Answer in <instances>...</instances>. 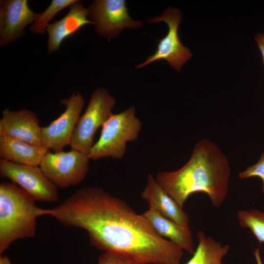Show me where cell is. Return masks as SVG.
I'll return each instance as SVG.
<instances>
[{"instance_id":"1","label":"cell","mask_w":264,"mask_h":264,"mask_svg":"<svg viewBox=\"0 0 264 264\" xmlns=\"http://www.w3.org/2000/svg\"><path fill=\"white\" fill-rule=\"evenodd\" d=\"M43 209V215L65 227L86 230L92 246L132 264H179L183 257V250L160 236L142 214L101 188L80 189L59 205Z\"/></svg>"},{"instance_id":"2","label":"cell","mask_w":264,"mask_h":264,"mask_svg":"<svg viewBox=\"0 0 264 264\" xmlns=\"http://www.w3.org/2000/svg\"><path fill=\"white\" fill-rule=\"evenodd\" d=\"M231 168L220 148L208 139L195 145L188 161L174 171L158 172L155 179L180 207L196 193L207 194L215 208L224 202L229 191Z\"/></svg>"},{"instance_id":"3","label":"cell","mask_w":264,"mask_h":264,"mask_svg":"<svg viewBox=\"0 0 264 264\" xmlns=\"http://www.w3.org/2000/svg\"><path fill=\"white\" fill-rule=\"evenodd\" d=\"M14 183L0 184V255L14 241L34 237L42 208Z\"/></svg>"},{"instance_id":"4","label":"cell","mask_w":264,"mask_h":264,"mask_svg":"<svg viewBox=\"0 0 264 264\" xmlns=\"http://www.w3.org/2000/svg\"><path fill=\"white\" fill-rule=\"evenodd\" d=\"M141 128L142 123L136 116L133 106L112 114L102 127L98 140L88 154V158L94 160L106 157L122 158L127 143L138 139Z\"/></svg>"},{"instance_id":"5","label":"cell","mask_w":264,"mask_h":264,"mask_svg":"<svg viewBox=\"0 0 264 264\" xmlns=\"http://www.w3.org/2000/svg\"><path fill=\"white\" fill-rule=\"evenodd\" d=\"M115 103V98L104 88L92 92L86 110L74 129L69 144L71 150L88 155L94 144L96 132L112 114Z\"/></svg>"},{"instance_id":"6","label":"cell","mask_w":264,"mask_h":264,"mask_svg":"<svg viewBox=\"0 0 264 264\" xmlns=\"http://www.w3.org/2000/svg\"><path fill=\"white\" fill-rule=\"evenodd\" d=\"M88 155L75 150L51 152L43 157L40 167L45 176L57 188H66L80 184L89 170Z\"/></svg>"},{"instance_id":"7","label":"cell","mask_w":264,"mask_h":264,"mask_svg":"<svg viewBox=\"0 0 264 264\" xmlns=\"http://www.w3.org/2000/svg\"><path fill=\"white\" fill-rule=\"evenodd\" d=\"M181 21L180 10L171 7L166 9L161 16L147 21L151 23L165 22L168 25V31L166 36L159 41L154 53L149 56L145 62L138 64L136 68H141L151 63L163 59L176 70H180L183 65L192 57L190 49L183 45L178 37V28Z\"/></svg>"},{"instance_id":"8","label":"cell","mask_w":264,"mask_h":264,"mask_svg":"<svg viewBox=\"0 0 264 264\" xmlns=\"http://www.w3.org/2000/svg\"><path fill=\"white\" fill-rule=\"evenodd\" d=\"M0 175L20 185L36 200L55 202L58 200L57 187L39 166L16 164L0 159Z\"/></svg>"},{"instance_id":"9","label":"cell","mask_w":264,"mask_h":264,"mask_svg":"<svg viewBox=\"0 0 264 264\" xmlns=\"http://www.w3.org/2000/svg\"><path fill=\"white\" fill-rule=\"evenodd\" d=\"M88 18L96 33L108 39L116 37L125 28L137 29L143 25L130 17L124 0H94L88 9Z\"/></svg>"},{"instance_id":"10","label":"cell","mask_w":264,"mask_h":264,"mask_svg":"<svg viewBox=\"0 0 264 264\" xmlns=\"http://www.w3.org/2000/svg\"><path fill=\"white\" fill-rule=\"evenodd\" d=\"M66 110L46 127H41L43 145L53 152L62 151L69 145L72 133L84 106V96L79 92L60 101Z\"/></svg>"},{"instance_id":"11","label":"cell","mask_w":264,"mask_h":264,"mask_svg":"<svg viewBox=\"0 0 264 264\" xmlns=\"http://www.w3.org/2000/svg\"><path fill=\"white\" fill-rule=\"evenodd\" d=\"M40 14L30 9L27 0H0V46L22 37L25 26L36 22Z\"/></svg>"},{"instance_id":"12","label":"cell","mask_w":264,"mask_h":264,"mask_svg":"<svg viewBox=\"0 0 264 264\" xmlns=\"http://www.w3.org/2000/svg\"><path fill=\"white\" fill-rule=\"evenodd\" d=\"M1 114L0 136H7L44 146L39 119L34 112L25 109L17 111L5 109Z\"/></svg>"},{"instance_id":"13","label":"cell","mask_w":264,"mask_h":264,"mask_svg":"<svg viewBox=\"0 0 264 264\" xmlns=\"http://www.w3.org/2000/svg\"><path fill=\"white\" fill-rule=\"evenodd\" d=\"M79 1L70 6L68 12L62 19L47 27L48 53L57 51L66 39L77 32L85 25H94L88 19V9Z\"/></svg>"},{"instance_id":"14","label":"cell","mask_w":264,"mask_h":264,"mask_svg":"<svg viewBox=\"0 0 264 264\" xmlns=\"http://www.w3.org/2000/svg\"><path fill=\"white\" fill-rule=\"evenodd\" d=\"M149 207L157 210L165 217L183 225H189L188 214L161 187L152 174L147 176V183L141 194Z\"/></svg>"},{"instance_id":"15","label":"cell","mask_w":264,"mask_h":264,"mask_svg":"<svg viewBox=\"0 0 264 264\" xmlns=\"http://www.w3.org/2000/svg\"><path fill=\"white\" fill-rule=\"evenodd\" d=\"M142 215L160 236L169 239L182 250L194 254L192 234L189 225L178 224L165 217L152 207H149Z\"/></svg>"},{"instance_id":"16","label":"cell","mask_w":264,"mask_h":264,"mask_svg":"<svg viewBox=\"0 0 264 264\" xmlns=\"http://www.w3.org/2000/svg\"><path fill=\"white\" fill-rule=\"evenodd\" d=\"M49 150L45 146H37L17 138L0 136V159L7 161L39 166Z\"/></svg>"},{"instance_id":"17","label":"cell","mask_w":264,"mask_h":264,"mask_svg":"<svg viewBox=\"0 0 264 264\" xmlns=\"http://www.w3.org/2000/svg\"><path fill=\"white\" fill-rule=\"evenodd\" d=\"M196 236L198 245L192 257L185 264H225L222 259L227 254L229 245H222L212 237H207L201 230Z\"/></svg>"},{"instance_id":"18","label":"cell","mask_w":264,"mask_h":264,"mask_svg":"<svg viewBox=\"0 0 264 264\" xmlns=\"http://www.w3.org/2000/svg\"><path fill=\"white\" fill-rule=\"evenodd\" d=\"M237 216L240 226L249 229L260 243H264V212L239 210Z\"/></svg>"},{"instance_id":"19","label":"cell","mask_w":264,"mask_h":264,"mask_svg":"<svg viewBox=\"0 0 264 264\" xmlns=\"http://www.w3.org/2000/svg\"><path fill=\"white\" fill-rule=\"evenodd\" d=\"M77 0H52L45 10L30 27V30L36 33L43 34L45 32L49 22L59 12L78 1Z\"/></svg>"},{"instance_id":"20","label":"cell","mask_w":264,"mask_h":264,"mask_svg":"<svg viewBox=\"0 0 264 264\" xmlns=\"http://www.w3.org/2000/svg\"><path fill=\"white\" fill-rule=\"evenodd\" d=\"M240 179L258 177L262 181V192L264 194V153H262L259 161L255 164L248 167L238 174Z\"/></svg>"},{"instance_id":"21","label":"cell","mask_w":264,"mask_h":264,"mask_svg":"<svg viewBox=\"0 0 264 264\" xmlns=\"http://www.w3.org/2000/svg\"><path fill=\"white\" fill-rule=\"evenodd\" d=\"M98 264H132L127 258L119 254L105 252L99 258Z\"/></svg>"},{"instance_id":"22","label":"cell","mask_w":264,"mask_h":264,"mask_svg":"<svg viewBox=\"0 0 264 264\" xmlns=\"http://www.w3.org/2000/svg\"><path fill=\"white\" fill-rule=\"evenodd\" d=\"M255 40L261 52L264 65V33H257L255 37Z\"/></svg>"},{"instance_id":"23","label":"cell","mask_w":264,"mask_h":264,"mask_svg":"<svg viewBox=\"0 0 264 264\" xmlns=\"http://www.w3.org/2000/svg\"><path fill=\"white\" fill-rule=\"evenodd\" d=\"M254 254L256 261L257 264H264L261 260L260 253V249L256 248L254 251Z\"/></svg>"},{"instance_id":"24","label":"cell","mask_w":264,"mask_h":264,"mask_svg":"<svg viewBox=\"0 0 264 264\" xmlns=\"http://www.w3.org/2000/svg\"><path fill=\"white\" fill-rule=\"evenodd\" d=\"M0 264H11V263L7 257L0 255Z\"/></svg>"}]
</instances>
